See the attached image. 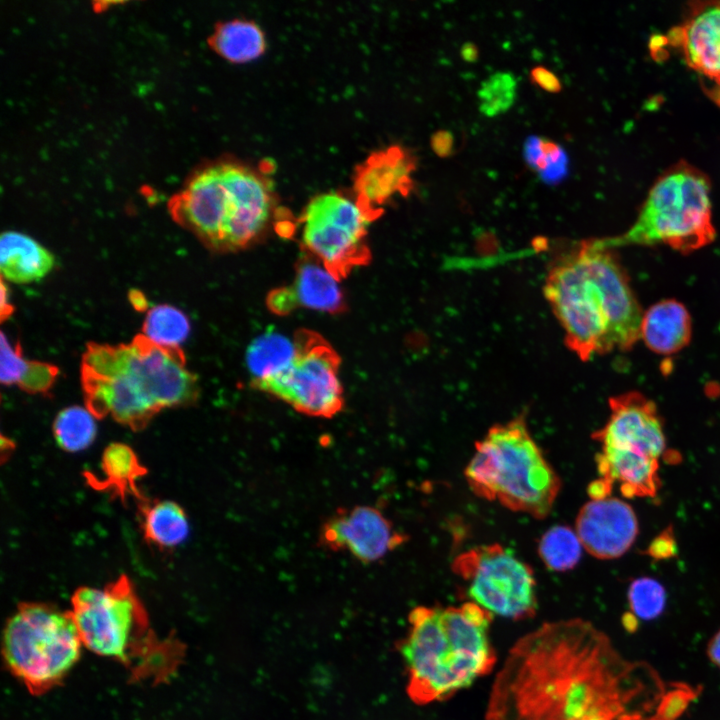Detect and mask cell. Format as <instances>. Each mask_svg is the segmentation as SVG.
I'll return each instance as SVG.
<instances>
[{
	"label": "cell",
	"mask_w": 720,
	"mask_h": 720,
	"mask_svg": "<svg viewBox=\"0 0 720 720\" xmlns=\"http://www.w3.org/2000/svg\"><path fill=\"white\" fill-rule=\"evenodd\" d=\"M663 688L582 619L545 623L519 639L497 674L485 720H618ZM662 697V696H661Z\"/></svg>",
	"instance_id": "cell-1"
},
{
	"label": "cell",
	"mask_w": 720,
	"mask_h": 720,
	"mask_svg": "<svg viewBox=\"0 0 720 720\" xmlns=\"http://www.w3.org/2000/svg\"><path fill=\"white\" fill-rule=\"evenodd\" d=\"M544 295L564 332L567 347L582 361L640 339L643 311L614 248L586 240L559 257L544 282Z\"/></svg>",
	"instance_id": "cell-2"
},
{
	"label": "cell",
	"mask_w": 720,
	"mask_h": 720,
	"mask_svg": "<svg viewBox=\"0 0 720 720\" xmlns=\"http://www.w3.org/2000/svg\"><path fill=\"white\" fill-rule=\"evenodd\" d=\"M81 383L86 408L96 418L111 416L132 430L143 429L161 410L191 405L199 396L183 350L158 345L143 334L128 344L88 343Z\"/></svg>",
	"instance_id": "cell-3"
},
{
	"label": "cell",
	"mask_w": 720,
	"mask_h": 720,
	"mask_svg": "<svg viewBox=\"0 0 720 720\" xmlns=\"http://www.w3.org/2000/svg\"><path fill=\"white\" fill-rule=\"evenodd\" d=\"M492 614L476 604L415 607L400 643L407 694L418 705L442 701L490 672L496 656L489 638Z\"/></svg>",
	"instance_id": "cell-4"
},
{
	"label": "cell",
	"mask_w": 720,
	"mask_h": 720,
	"mask_svg": "<svg viewBox=\"0 0 720 720\" xmlns=\"http://www.w3.org/2000/svg\"><path fill=\"white\" fill-rule=\"evenodd\" d=\"M275 204L264 175L238 162L217 161L196 170L168 209L208 248L226 252L258 239L272 221Z\"/></svg>",
	"instance_id": "cell-5"
},
{
	"label": "cell",
	"mask_w": 720,
	"mask_h": 720,
	"mask_svg": "<svg viewBox=\"0 0 720 720\" xmlns=\"http://www.w3.org/2000/svg\"><path fill=\"white\" fill-rule=\"evenodd\" d=\"M71 614L83 646L118 660L135 680L162 682L183 656L176 640H161L126 576L104 588L81 587L71 598Z\"/></svg>",
	"instance_id": "cell-6"
},
{
	"label": "cell",
	"mask_w": 720,
	"mask_h": 720,
	"mask_svg": "<svg viewBox=\"0 0 720 720\" xmlns=\"http://www.w3.org/2000/svg\"><path fill=\"white\" fill-rule=\"evenodd\" d=\"M464 476L472 492L537 519L549 515L561 480L519 415L489 428Z\"/></svg>",
	"instance_id": "cell-7"
},
{
	"label": "cell",
	"mask_w": 720,
	"mask_h": 720,
	"mask_svg": "<svg viewBox=\"0 0 720 720\" xmlns=\"http://www.w3.org/2000/svg\"><path fill=\"white\" fill-rule=\"evenodd\" d=\"M710 191L701 170L679 161L657 178L631 227L604 242L612 248L663 244L682 254L701 249L716 237Z\"/></svg>",
	"instance_id": "cell-8"
},
{
	"label": "cell",
	"mask_w": 720,
	"mask_h": 720,
	"mask_svg": "<svg viewBox=\"0 0 720 720\" xmlns=\"http://www.w3.org/2000/svg\"><path fill=\"white\" fill-rule=\"evenodd\" d=\"M82 646L71 611L46 603L20 604L3 632L5 663L33 695L59 684L79 660Z\"/></svg>",
	"instance_id": "cell-9"
},
{
	"label": "cell",
	"mask_w": 720,
	"mask_h": 720,
	"mask_svg": "<svg viewBox=\"0 0 720 720\" xmlns=\"http://www.w3.org/2000/svg\"><path fill=\"white\" fill-rule=\"evenodd\" d=\"M375 218L357 200L340 192L322 193L310 200L300 217L301 242L337 280L366 265L369 224Z\"/></svg>",
	"instance_id": "cell-10"
},
{
	"label": "cell",
	"mask_w": 720,
	"mask_h": 720,
	"mask_svg": "<svg viewBox=\"0 0 720 720\" xmlns=\"http://www.w3.org/2000/svg\"><path fill=\"white\" fill-rule=\"evenodd\" d=\"M296 354L277 375L252 386L293 407L298 412L321 418L337 415L344 405L339 380L340 357L318 333L296 332Z\"/></svg>",
	"instance_id": "cell-11"
},
{
	"label": "cell",
	"mask_w": 720,
	"mask_h": 720,
	"mask_svg": "<svg viewBox=\"0 0 720 720\" xmlns=\"http://www.w3.org/2000/svg\"><path fill=\"white\" fill-rule=\"evenodd\" d=\"M467 581L470 598L490 612L511 619L532 617L537 607L531 567L498 543L471 548L452 563Z\"/></svg>",
	"instance_id": "cell-12"
},
{
	"label": "cell",
	"mask_w": 720,
	"mask_h": 720,
	"mask_svg": "<svg viewBox=\"0 0 720 720\" xmlns=\"http://www.w3.org/2000/svg\"><path fill=\"white\" fill-rule=\"evenodd\" d=\"M407 536L376 507L340 508L321 526L318 544L332 552H346L364 564L377 562L405 543Z\"/></svg>",
	"instance_id": "cell-13"
},
{
	"label": "cell",
	"mask_w": 720,
	"mask_h": 720,
	"mask_svg": "<svg viewBox=\"0 0 720 720\" xmlns=\"http://www.w3.org/2000/svg\"><path fill=\"white\" fill-rule=\"evenodd\" d=\"M610 414L592 433L600 448L624 450L659 459L666 450L664 424L655 402L638 391L609 398Z\"/></svg>",
	"instance_id": "cell-14"
},
{
	"label": "cell",
	"mask_w": 720,
	"mask_h": 720,
	"mask_svg": "<svg viewBox=\"0 0 720 720\" xmlns=\"http://www.w3.org/2000/svg\"><path fill=\"white\" fill-rule=\"evenodd\" d=\"M575 531L585 550L597 559H615L635 542L639 524L634 509L616 497L591 499L578 512Z\"/></svg>",
	"instance_id": "cell-15"
},
{
	"label": "cell",
	"mask_w": 720,
	"mask_h": 720,
	"mask_svg": "<svg viewBox=\"0 0 720 720\" xmlns=\"http://www.w3.org/2000/svg\"><path fill=\"white\" fill-rule=\"evenodd\" d=\"M415 168L414 156L397 145L371 154L356 169L355 199L376 219L382 213V205L396 195L410 193L413 188L411 174Z\"/></svg>",
	"instance_id": "cell-16"
},
{
	"label": "cell",
	"mask_w": 720,
	"mask_h": 720,
	"mask_svg": "<svg viewBox=\"0 0 720 720\" xmlns=\"http://www.w3.org/2000/svg\"><path fill=\"white\" fill-rule=\"evenodd\" d=\"M668 41L687 65L720 86V1L690 3L684 21L672 28Z\"/></svg>",
	"instance_id": "cell-17"
},
{
	"label": "cell",
	"mask_w": 720,
	"mask_h": 720,
	"mask_svg": "<svg viewBox=\"0 0 720 720\" xmlns=\"http://www.w3.org/2000/svg\"><path fill=\"white\" fill-rule=\"evenodd\" d=\"M338 281L320 262L303 259L297 264L294 281L273 290L267 297V305L279 315L300 307L328 313L342 312L345 300Z\"/></svg>",
	"instance_id": "cell-18"
},
{
	"label": "cell",
	"mask_w": 720,
	"mask_h": 720,
	"mask_svg": "<svg viewBox=\"0 0 720 720\" xmlns=\"http://www.w3.org/2000/svg\"><path fill=\"white\" fill-rule=\"evenodd\" d=\"M599 478L620 485L623 496L654 497L661 485L659 459L644 454L601 448L596 456Z\"/></svg>",
	"instance_id": "cell-19"
},
{
	"label": "cell",
	"mask_w": 720,
	"mask_h": 720,
	"mask_svg": "<svg viewBox=\"0 0 720 720\" xmlns=\"http://www.w3.org/2000/svg\"><path fill=\"white\" fill-rule=\"evenodd\" d=\"M691 336V316L681 302L664 299L643 312L640 338L654 353L675 354L689 344Z\"/></svg>",
	"instance_id": "cell-20"
},
{
	"label": "cell",
	"mask_w": 720,
	"mask_h": 720,
	"mask_svg": "<svg viewBox=\"0 0 720 720\" xmlns=\"http://www.w3.org/2000/svg\"><path fill=\"white\" fill-rule=\"evenodd\" d=\"M55 258L30 236L3 232L0 238V269L2 278L26 284L44 278L54 267Z\"/></svg>",
	"instance_id": "cell-21"
},
{
	"label": "cell",
	"mask_w": 720,
	"mask_h": 720,
	"mask_svg": "<svg viewBox=\"0 0 720 720\" xmlns=\"http://www.w3.org/2000/svg\"><path fill=\"white\" fill-rule=\"evenodd\" d=\"M139 514L145 539L157 547H176L188 536V518L175 502L142 497L139 500Z\"/></svg>",
	"instance_id": "cell-22"
},
{
	"label": "cell",
	"mask_w": 720,
	"mask_h": 720,
	"mask_svg": "<svg viewBox=\"0 0 720 720\" xmlns=\"http://www.w3.org/2000/svg\"><path fill=\"white\" fill-rule=\"evenodd\" d=\"M101 472L103 476L99 479L87 475L94 487L109 489L121 498L128 495L138 500L142 498L136 483L144 476L146 469L129 446L122 443L107 446L102 455Z\"/></svg>",
	"instance_id": "cell-23"
},
{
	"label": "cell",
	"mask_w": 720,
	"mask_h": 720,
	"mask_svg": "<svg viewBox=\"0 0 720 720\" xmlns=\"http://www.w3.org/2000/svg\"><path fill=\"white\" fill-rule=\"evenodd\" d=\"M209 45L220 56L233 63H245L263 54L266 40L254 22L233 19L219 23L209 37Z\"/></svg>",
	"instance_id": "cell-24"
},
{
	"label": "cell",
	"mask_w": 720,
	"mask_h": 720,
	"mask_svg": "<svg viewBox=\"0 0 720 720\" xmlns=\"http://www.w3.org/2000/svg\"><path fill=\"white\" fill-rule=\"evenodd\" d=\"M297 351L295 338L268 330L255 338L246 353L251 385L269 379L283 371Z\"/></svg>",
	"instance_id": "cell-25"
},
{
	"label": "cell",
	"mask_w": 720,
	"mask_h": 720,
	"mask_svg": "<svg viewBox=\"0 0 720 720\" xmlns=\"http://www.w3.org/2000/svg\"><path fill=\"white\" fill-rule=\"evenodd\" d=\"M522 155L528 168L546 185L561 184L569 176L568 152L561 144L546 136H527Z\"/></svg>",
	"instance_id": "cell-26"
},
{
	"label": "cell",
	"mask_w": 720,
	"mask_h": 720,
	"mask_svg": "<svg viewBox=\"0 0 720 720\" xmlns=\"http://www.w3.org/2000/svg\"><path fill=\"white\" fill-rule=\"evenodd\" d=\"M582 547L576 531L568 526L556 525L540 538L538 554L548 569L563 572L578 564Z\"/></svg>",
	"instance_id": "cell-27"
},
{
	"label": "cell",
	"mask_w": 720,
	"mask_h": 720,
	"mask_svg": "<svg viewBox=\"0 0 720 720\" xmlns=\"http://www.w3.org/2000/svg\"><path fill=\"white\" fill-rule=\"evenodd\" d=\"M94 415L80 406L61 410L53 423L56 443L62 449L76 452L87 448L96 436Z\"/></svg>",
	"instance_id": "cell-28"
},
{
	"label": "cell",
	"mask_w": 720,
	"mask_h": 720,
	"mask_svg": "<svg viewBox=\"0 0 720 720\" xmlns=\"http://www.w3.org/2000/svg\"><path fill=\"white\" fill-rule=\"evenodd\" d=\"M143 335L165 347H179L190 332L187 316L178 308L161 304L150 308L142 326Z\"/></svg>",
	"instance_id": "cell-29"
},
{
	"label": "cell",
	"mask_w": 720,
	"mask_h": 720,
	"mask_svg": "<svg viewBox=\"0 0 720 720\" xmlns=\"http://www.w3.org/2000/svg\"><path fill=\"white\" fill-rule=\"evenodd\" d=\"M478 107L482 115L493 118L507 112L517 97V79L512 72L497 71L486 78L478 92Z\"/></svg>",
	"instance_id": "cell-30"
},
{
	"label": "cell",
	"mask_w": 720,
	"mask_h": 720,
	"mask_svg": "<svg viewBox=\"0 0 720 720\" xmlns=\"http://www.w3.org/2000/svg\"><path fill=\"white\" fill-rule=\"evenodd\" d=\"M628 601L632 612L641 619L651 620L664 610L666 592L663 585L651 577L633 580L628 589Z\"/></svg>",
	"instance_id": "cell-31"
},
{
	"label": "cell",
	"mask_w": 720,
	"mask_h": 720,
	"mask_svg": "<svg viewBox=\"0 0 720 720\" xmlns=\"http://www.w3.org/2000/svg\"><path fill=\"white\" fill-rule=\"evenodd\" d=\"M693 695L689 689L678 687L663 695L655 713L646 715L643 711H634L624 714L618 720H675Z\"/></svg>",
	"instance_id": "cell-32"
},
{
	"label": "cell",
	"mask_w": 720,
	"mask_h": 720,
	"mask_svg": "<svg viewBox=\"0 0 720 720\" xmlns=\"http://www.w3.org/2000/svg\"><path fill=\"white\" fill-rule=\"evenodd\" d=\"M0 380L4 385H17L21 381L28 360L23 358L19 343L11 344L6 335L1 333L0 344Z\"/></svg>",
	"instance_id": "cell-33"
},
{
	"label": "cell",
	"mask_w": 720,
	"mask_h": 720,
	"mask_svg": "<svg viewBox=\"0 0 720 720\" xmlns=\"http://www.w3.org/2000/svg\"><path fill=\"white\" fill-rule=\"evenodd\" d=\"M58 374L59 369L53 364L28 360L23 377L18 386L28 393L45 394L55 383Z\"/></svg>",
	"instance_id": "cell-34"
},
{
	"label": "cell",
	"mask_w": 720,
	"mask_h": 720,
	"mask_svg": "<svg viewBox=\"0 0 720 720\" xmlns=\"http://www.w3.org/2000/svg\"><path fill=\"white\" fill-rule=\"evenodd\" d=\"M650 557L662 560L672 558L677 553V545L671 526L658 534L646 549Z\"/></svg>",
	"instance_id": "cell-35"
},
{
	"label": "cell",
	"mask_w": 720,
	"mask_h": 720,
	"mask_svg": "<svg viewBox=\"0 0 720 720\" xmlns=\"http://www.w3.org/2000/svg\"><path fill=\"white\" fill-rule=\"evenodd\" d=\"M531 82L548 93H559L562 90L560 78L544 66H535L530 70Z\"/></svg>",
	"instance_id": "cell-36"
},
{
	"label": "cell",
	"mask_w": 720,
	"mask_h": 720,
	"mask_svg": "<svg viewBox=\"0 0 720 720\" xmlns=\"http://www.w3.org/2000/svg\"><path fill=\"white\" fill-rule=\"evenodd\" d=\"M432 151L440 158L450 157L454 153L455 137L447 129L437 130L431 136Z\"/></svg>",
	"instance_id": "cell-37"
},
{
	"label": "cell",
	"mask_w": 720,
	"mask_h": 720,
	"mask_svg": "<svg viewBox=\"0 0 720 720\" xmlns=\"http://www.w3.org/2000/svg\"><path fill=\"white\" fill-rule=\"evenodd\" d=\"M0 318L2 321L8 319L13 311L14 306L10 302L9 290L5 284V279L1 278V301H0Z\"/></svg>",
	"instance_id": "cell-38"
},
{
	"label": "cell",
	"mask_w": 720,
	"mask_h": 720,
	"mask_svg": "<svg viewBox=\"0 0 720 720\" xmlns=\"http://www.w3.org/2000/svg\"><path fill=\"white\" fill-rule=\"evenodd\" d=\"M460 57L466 63H475L479 59V49L473 42L467 41L460 48Z\"/></svg>",
	"instance_id": "cell-39"
},
{
	"label": "cell",
	"mask_w": 720,
	"mask_h": 720,
	"mask_svg": "<svg viewBox=\"0 0 720 720\" xmlns=\"http://www.w3.org/2000/svg\"><path fill=\"white\" fill-rule=\"evenodd\" d=\"M128 298L135 310L144 311L148 308V300L140 290H130Z\"/></svg>",
	"instance_id": "cell-40"
},
{
	"label": "cell",
	"mask_w": 720,
	"mask_h": 720,
	"mask_svg": "<svg viewBox=\"0 0 720 720\" xmlns=\"http://www.w3.org/2000/svg\"><path fill=\"white\" fill-rule=\"evenodd\" d=\"M708 655L711 661L720 668V631L711 639L708 645Z\"/></svg>",
	"instance_id": "cell-41"
}]
</instances>
